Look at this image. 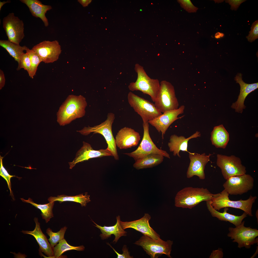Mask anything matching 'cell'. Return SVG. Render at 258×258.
<instances>
[{
  "mask_svg": "<svg viewBox=\"0 0 258 258\" xmlns=\"http://www.w3.org/2000/svg\"><path fill=\"white\" fill-rule=\"evenodd\" d=\"M20 1L27 5L33 16L40 18L45 27L48 26L49 22L45 14L52 9L51 5L43 4L38 0H20Z\"/></svg>",
  "mask_w": 258,
  "mask_h": 258,
  "instance_id": "obj_23",
  "label": "cell"
},
{
  "mask_svg": "<svg viewBox=\"0 0 258 258\" xmlns=\"http://www.w3.org/2000/svg\"><path fill=\"white\" fill-rule=\"evenodd\" d=\"M224 36V34L223 33L218 32L215 34V37L216 39H218L223 37Z\"/></svg>",
  "mask_w": 258,
  "mask_h": 258,
  "instance_id": "obj_43",
  "label": "cell"
},
{
  "mask_svg": "<svg viewBox=\"0 0 258 258\" xmlns=\"http://www.w3.org/2000/svg\"><path fill=\"white\" fill-rule=\"evenodd\" d=\"M164 157L157 154H149L135 161L133 167L137 170L152 168L161 163Z\"/></svg>",
  "mask_w": 258,
  "mask_h": 258,
  "instance_id": "obj_27",
  "label": "cell"
},
{
  "mask_svg": "<svg viewBox=\"0 0 258 258\" xmlns=\"http://www.w3.org/2000/svg\"><path fill=\"white\" fill-rule=\"evenodd\" d=\"M215 194L203 188L185 187L176 194L175 205L177 207L191 209L202 201L210 200Z\"/></svg>",
  "mask_w": 258,
  "mask_h": 258,
  "instance_id": "obj_2",
  "label": "cell"
},
{
  "mask_svg": "<svg viewBox=\"0 0 258 258\" xmlns=\"http://www.w3.org/2000/svg\"><path fill=\"white\" fill-rule=\"evenodd\" d=\"M134 70L137 74V78L135 82L130 83L128 86L129 89L132 91H139L148 95L155 102L160 89L159 80L150 78L147 74L143 67L138 64H135Z\"/></svg>",
  "mask_w": 258,
  "mask_h": 258,
  "instance_id": "obj_3",
  "label": "cell"
},
{
  "mask_svg": "<svg viewBox=\"0 0 258 258\" xmlns=\"http://www.w3.org/2000/svg\"><path fill=\"white\" fill-rule=\"evenodd\" d=\"M2 24L8 40L19 44L25 37L24 24L23 21L12 12L3 18Z\"/></svg>",
  "mask_w": 258,
  "mask_h": 258,
  "instance_id": "obj_12",
  "label": "cell"
},
{
  "mask_svg": "<svg viewBox=\"0 0 258 258\" xmlns=\"http://www.w3.org/2000/svg\"><path fill=\"white\" fill-rule=\"evenodd\" d=\"M34 220L36 225L33 231L22 230L21 232L24 234L31 235L34 237L39 245V251L43 253L49 258H54L53 249L46 236L42 231L38 218L35 217Z\"/></svg>",
  "mask_w": 258,
  "mask_h": 258,
  "instance_id": "obj_21",
  "label": "cell"
},
{
  "mask_svg": "<svg viewBox=\"0 0 258 258\" xmlns=\"http://www.w3.org/2000/svg\"><path fill=\"white\" fill-rule=\"evenodd\" d=\"M11 2V1L8 0L7 1H0V10H1L2 6L5 4L7 3H10Z\"/></svg>",
  "mask_w": 258,
  "mask_h": 258,
  "instance_id": "obj_44",
  "label": "cell"
},
{
  "mask_svg": "<svg viewBox=\"0 0 258 258\" xmlns=\"http://www.w3.org/2000/svg\"><path fill=\"white\" fill-rule=\"evenodd\" d=\"M46 63H52L57 61L61 53L60 45L56 40L44 41L34 45L31 49Z\"/></svg>",
  "mask_w": 258,
  "mask_h": 258,
  "instance_id": "obj_14",
  "label": "cell"
},
{
  "mask_svg": "<svg viewBox=\"0 0 258 258\" xmlns=\"http://www.w3.org/2000/svg\"><path fill=\"white\" fill-rule=\"evenodd\" d=\"M67 228L66 226L64 227L56 232H53L49 228L47 229L46 233L49 236L48 240L53 249L58 242L64 238V235Z\"/></svg>",
  "mask_w": 258,
  "mask_h": 258,
  "instance_id": "obj_32",
  "label": "cell"
},
{
  "mask_svg": "<svg viewBox=\"0 0 258 258\" xmlns=\"http://www.w3.org/2000/svg\"><path fill=\"white\" fill-rule=\"evenodd\" d=\"M185 107L181 106L177 109L166 111L153 120L148 121L149 123L155 128L158 132L161 133V137L164 136L170 125L177 120L182 117H178L180 114L184 113Z\"/></svg>",
  "mask_w": 258,
  "mask_h": 258,
  "instance_id": "obj_15",
  "label": "cell"
},
{
  "mask_svg": "<svg viewBox=\"0 0 258 258\" xmlns=\"http://www.w3.org/2000/svg\"><path fill=\"white\" fill-rule=\"evenodd\" d=\"M206 204L207 209L212 217H216L222 221H229L236 227L240 225L243 219L247 216V214L245 212L240 216L230 214L227 212L229 210L228 207L224 208L223 212H220L212 206L210 200L206 201Z\"/></svg>",
  "mask_w": 258,
  "mask_h": 258,
  "instance_id": "obj_25",
  "label": "cell"
},
{
  "mask_svg": "<svg viewBox=\"0 0 258 258\" xmlns=\"http://www.w3.org/2000/svg\"><path fill=\"white\" fill-rule=\"evenodd\" d=\"M235 80L240 85V92L237 100L232 104L231 107L235 109L236 112L242 113L243 109L246 107L244 102L246 97L250 93L258 88V83L251 84L245 83L242 80V74L241 73L237 74Z\"/></svg>",
  "mask_w": 258,
  "mask_h": 258,
  "instance_id": "obj_20",
  "label": "cell"
},
{
  "mask_svg": "<svg viewBox=\"0 0 258 258\" xmlns=\"http://www.w3.org/2000/svg\"><path fill=\"white\" fill-rule=\"evenodd\" d=\"M5 82V75L3 71L0 70V89H1L4 86Z\"/></svg>",
  "mask_w": 258,
  "mask_h": 258,
  "instance_id": "obj_41",
  "label": "cell"
},
{
  "mask_svg": "<svg viewBox=\"0 0 258 258\" xmlns=\"http://www.w3.org/2000/svg\"><path fill=\"white\" fill-rule=\"evenodd\" d=\"M212 155H206L205 153L201 154L196 153H189L190 162L187 173V177L190 178L196 176L200 179L205 178L204 172L205 166L210 161V157Z\"/></svg>",
  "mask_w": 258,
  "mask_h": 258,
  "instance_id": "obj_16",
  "label": "cell"
},
{
  "mask_svg": "<svg viewBox=\"0 0 258 258\" xmlns=\"http://www.w3.org/2000/svg\"><path fill=\"white\" fill-rule=\"evenodd\" d=\"M117 222L114 226H102L99 225L92 220L96 225L94 226L100 229L102 233L100 236L102 239L104 240L111 236V235H114L115 239L113 243L115 244L121 236H127V232L122 228L120 224V216L118 215L116 217Z\"/></svg>",
  "mask_w": 258,
  "mask_h": 258,
  "instance_id": "obj_24",
  "label": "cell"
},
{
  "mask_svg": "<svg viewBox=\"0 0 258 258\" xmlns=\"http://www.w3.org/2000/svg\"><path fill=\"white\" fill-rule=\"evenodd\" d=\"M78 1L84 7L87 6L91 2V0H78Z\"/></svg>",
  "mask_w": 258,
  "mask_h": 258,
  "instance_id": "obj_42",
  "label": "cell"
},
{
  "mask_svg": "<svg viewBox=\"0 0 258 258\" xmlns=\"http://www.w3.org/2000/svg\"><path fill=\"white\" fill-rule=\"evenodd\" d=\"M21 199L23 202L30 203L40 210L41 212L42 218L45 220L46 223H48L50 219L53 217L52 209L54 202H50L48 203L42 204L35 203L30 198H29L27 200L24 199L23 198H21Z\"/></svg>",
  "mask_w": 258,
  "mask_h": 258,
  "instance_id": "obj_30",
  "label": "cell"
},
{
  "mask_svg": "<svg viewBox=\"0 0 258 258\" xmlns=\"http://www.w3.org/2000/svg\"><path fill=\"white\" fill-rule=\"evenodd\" d=\"M216 164L226 180L231 177L242 175L246 172V168L242 164L240 159L233 155L228 156L217 154Z\"/></svg>",
  "mask_w": 258,
  "mask_h": 258,
  "instance_id": "obj_11",
  "label": "cell"
},
{
  "mask_svg": "<svg viewBox=\"0 0 258 258\" xmlns=\"http://www.w3.org/2000/svg\"><path fill=\"white\" fill-rule=\"evenodd\" d=\"M172 241H164L161 239L155 240L148 236L143 235L134 244L141 246L151 258H157L163 254L170 258L172 251Z\"/></svg>",
  "mask_w": 258,
  "mask_h": 258,
  "instance_id": "obj_6",
  "label": "cell"
},
{
  "mask_svg": "<svg viewBox=\"0 0 258 258\" xmlns=\"http://www.w3.org/2000/svg\"><path fill=\"white\" fill-rule=\"evenodd\" d=\"M90 196L86 192L84 195L81 194L75 196H68L65 195H58L56 197H51L48 198L49 202L58 201L60 203L64 201H72L80 203L81 206H86L87 203L91 201Z\"/></svg>",
  "mask_w": 258,
  "mask_h": 258,
  "instance_id": "obj_29",
  "label": "cell"
},
{
  "mask_svg": "<svg viewBox=\"0 0 258 258\" xmlns=\"http://www.w3.org/2000/svg\"><path fill=\"white\" fill-rule=\"evenodd\" d=\"M254 182V178L251 175L245 174L230 177L226 180L223 186L229 194L241 195L252 190Z\"/></svg>",
  "mask_w": 258,
  "mask_h": 258,
  "instance_id": "obj_13",
  "label": "cell"
},
{
  "mask_svg": "<svg viewBox=\"0 0 258 258\" xmlns=\"http://www.w3.org/2000/svg\"><path fill=\"white\" fill-rule=\"evenodd\" d=\"M248 41L250 42L254 41L258 38V20H256L252 24L250 31L246 36Z\"/></svg>",
  "mask_w": 258,
  "mask_h": 258,
  "instance_id": "obj_36",
  "label": "cell"
},
{
  "mask_svg": "<svg viewBox=\"0 0 258 258\" xmlns=\"http://www.w3.org/2000/svg\"><path fill=\"white\" fill-rule=\"evenodd\" d=\"M181 6L189 13L195 12L198 8L194 6L189 0H177Z\"/></svg>",
  "mask_w": 258,
  "mask_h": 258,
  "instance_id": "obj_37",
  "label": "cell"
},
{
  "mask_svg": "<svg viewBox=\"0 0 258 258\" xmlns=\"http://www.w3.org/2000/svg\"><path fill=\"white\" fill-rule=\"evenodd\" d=\"M115 118V115L112 113H108L106 120L100 124L93 127H85L82 129L77 131L85 136L91 133L93 134H99L104 137L108 144L107 148L111 152L112 156L116 160H119L115 139L113 136L112 126Z\"/></svg>",
  "mask_w": 258,
  "mask_h": 258,
  "instance_id": "obj_4",
  "label": "cell"
},
{
  "mask_svg": "<svg viewBox=\"0 0 258 258\" xmlns=\"http://www.w3.org/2000/svg\"><path fill=\"white\" fill-rule=\"evenodd\" d=\"M87 103L82 95H69L61 106L57 114V121L60 126L70 123L84 116Z\"/></svg>",
  "mask_w": 258,
  "mask_h": 258,
  "instance_id": "obj_1",
  "label": "cell"
},
{
  "mask_svg": "<svg viewBox=\"0 0 258 258\" xmlns=\"http://www.w3.org/2000/svg\"><path fill=\"white\" fill-rule=\"evenodd\" d=\"M0 46L7 51L17 62L18 64L19 63L20 56L24 53V51H26L28 48L26 46H21L19 44L12 43L8 40H0Z\"/></svg>",
  "mask_w": 258,
  "mask_h": 258,
  "instance_id": "obj_28",
  "label": "cell"
},
{
  "mask_svg": "<svg viewBox=\"0 0 258 258\" xmlns=\"http://www.w3.org/2000/svg\"><path fill=\"white\" fill-rule=\"evenodd\" d=\"M160 89L155 105L161 113L177 109L179 103L172 85L165 80L160 83Z\"/></svg>",
  "mask_w": 258,
  "mask_h": 258,
  "instance_id": "obj_9",
  "label": "cell"
},
{
  "mask_svg": "<svg viewBox=\"0 0 258 258\" xmlns=\"http://www.w3.org/2000/svg\"><path fill=\"white\" fill-rule=\"evenodd\" d=\"M3 158V157H1V156H0V175L6 181L8 188L10 190V193L11 195L12 191L11 189V179L12 177H16V176L15 175H10L4 167L2 162V159Z\"/></svg>",
  "mask_w": 258,
  "mask_h": 258,
  "instance_id": "obj_35",
  "label": "cell"
},
{
  "mask_svg": "<svg viewBox=\"0 0 258 258\" xmlns=\"http://www.w3.org/2000/svg\"><path fill=\"white\" fill-rule=\"evenodd\" d=\"M212 144L217 148H225L229 140V134L222 124L215 127L211 133Z\"/></svg>",
  "mask_w": 258,
  "mask_h": 258,
  "instance_id": "obj_26",
  "label": "cell"
},
{
  "mask_svg": "<svg viewBox=\"0 0 258 258\" xmlns=\"http://www.w3.org/2000/svg\"><path fill=\"white\" fill-rule=\"evenodd\" d=\"M140 140L139 133L131 128L124 127L119 130L115 137V143L120 149H126L137 145Z\"/></svg>",
  "mask_w": 258,
  "mask_h": 258,
  "instance_id": "obj_19",
  "label": "cell"
},
{
  "mask_svg": "<svg viewBox=\"0 0 258 258\" xmlns=\"http://www.w3.org/2000/svg\"><path fill=\"white\" fill-rule=\"evenodd\" d=\"M107 244L113 250L115 253L117 254L118 258H132L133 257L131 256L130 254V252L129 251L127 247V246L124 245V246L122 250L123 252L122 254H120L117 251L111 246L109 243H107Z\"/></svg>",
  "mask_w": 258,
  "mask_h": 258,
  "instance_id": "obj_38",
  "label": "cell"
},
{
  "mask_svg": "<svg viewBox=\"0 0 258 258\" xmlns=\"http://www.w3.org/2000/svg\"><path fill=\"white\" fill-rule=\"evenodd\" d=\"M31 63L30 59L27 53H23L20 56L19 58V63L17 68V70H19L21 68L24 69L29 73L30 69Z\"/></svg>",
  "mask_w": 258,
  "mask_h": 258,
  "instance_id": "obj_34",
  "label": "cell"
},
{
  "mask_svg": "<svg viewBox=\"0 0 258 258\" xmlns=\"http://www.w3.org/2000/svg\"><path fill=\"white\" fill-rule=\"evenodd\" d=\"M149 124L148 122H143V136L138 148L132 152L124 154L132 157L135 161L149 154H153L161 155L170 159L169 154L166 151L158 148L152 141L149 133Z\"/></svg>",
  "mask_w": 258,
  "mask_h": 258,
  "instance_id": "obj_8",
  "label": "cell"
},
{
  "mask_svg": "<svg viewBox=\"0 0 258 258\" xmlns=\"http://www.w3.org/2000/svg\"><path fill=\"white\" fill-rule=\"evenodd\" d=\"M151 218L148 213H145L144 216L138 220L131 221H120V224L123 229L124 230L132 228L155 240L160 239V235L150 226L149 221Z\"/></svg>",
  "mask_w": 258,
  "mask_h": 258,
  "instance_id": "obj_18",
  "label": "cell"
},
{
  "mask_svg": "<svg viewBox=\"0 0 258 258\" xmlns=\"http://www.w3.org/2000/svg\"><path fill=\"white\" fill-rule=\"evenodd\" d=\"M26 53L29 56L31 63L30 69L28 74L30 77L33 79L36 75L38 66L42 61L39 56L32 49L28 48Z\"/></svg>",
  "mask_w": 258,
  "mask_h": 258,
  "instance_id": "obj_33",
  "label": "cell"
},
{
  "mask_svg": "<svg viewBox=\"0 0 258 258\" xmlns=\"http://www.w3.org/2000/svg\"><path fill=\"white\" fill-rule=\"evenodd\" d=\"M229 194L224 189L220 193L215 194L211 200V204L215 210H219L225 207H231L241 209L250 216H253L252 207L257 198L256 196H250L247 199L237 201L230 200Z\"/></svg>",
  "mask_w": 258,
  "mask_h": 258,
  "instance_id": "obj_5",
  "label": "cell"
},
{
  "mask_svg": "<svg viewBox=\"0 0 258 258\" xmlns=\"http://www.w3.org/2000/svg\"><path fill=\"white\" fill-rule=\"evenodd\" d=\"M221 249L215 250H213L209 257L210 258H222L223 257V253Z\"/></svg>",
  "mask_w": 258,
  "mask_h": 258,
  "instance_id": "obj_40",
  "label": "cell"
},
{
  "mask_svg": "<svg viewBox=\"0 0 258 258\" xmlns=\"http://www.w3.org/2000/svg\"><path fill=\"white\" fill-rule=\"evenodd\" d=\"M244 222V221H243L235 228L230 227L227 236L233 239V242L238 243V248L244 247L249 248L251 245L258 243V238H256L258 236V230L250 227H245Z\"/></svg>",
  "mask_w": 258,
  "mask_h": 258,
  "instance_id": "obj_10",
  "label": "cell"
},
{
  "mask_svg": "<svg viewBox=\"0 0 258 258\" xmlns=\"http://www.w3.org/2000/svg\"><path fill=\"white\" fill-rule=\"evenodd\" d=\"M111 156H112L111 152L107 148L95 150L90 144L83 141V146L77 152L75 158L69 162L70 168L72 169L77 163L90 159Z\"/></svg>",
  "mask_w": 258,
  "mask_h": 258,
  "instance_id": "obj_17",
  "label": "cell"
},
{
  "mask_svg": "<svg viewBox=\"0 0 258 258\" xmlns=\"http://www.w3.org/2000/svg\"><path fill=\"white\" fill-rule=\"evenodd\" d=\"M246 1L244 0H225V2L231 5L230 8L231 10L236 11L240 4Z\"/></svg>",
  "mask_w": 258,
  "mask_h": 258,
  "instance_id": "obj_39",
  "label": "cell"
},
{
  "mask_svg": "<svg viewBox=\"0 0 258 258\" xmlns=\"http://www.w3.org/2000/svg\"><path fill=\"white\" fill-rule=\"evenodd\" d=\"M201 134L198 131L189 137L186 138L184 136H178L175 134L172 135L170 137L168 146L170 152L173 153V155L177 156L180 157L179 152L180 150L186 151L189 153L187 150L188 143L190 139L200 137Z\"/></svg>",
  "mask_w": 258,
  "mask_h": 258,
  "instance_id": "obj_22",
  "label": "cell"
},
{
  "mask_svg": "<svg viewBox=\"0 0 258 258\" xmlns=\"http://www.w3.org/2000/svg\"><path fill=\"white\" fill-rule=\"evenodd\" d=\"M85 248V247L83 245L76 247L71 246L67 243L64 238L60 241L53 248L54 258H59L63 253L68 251L75 250L81 251L84 250Z\"/></svg>",
  "mask_w": 258,
  "mask_h": 258,
  "instance_id": "obj_31",
  "label": "cell"
},
{
  "mask_svg": "<svg viewBox=\"0 0 258 258\" xmlns=\"http://www.w3.org/2000/svg\"><path fill=\"white\" fill-rule=\"evenodd\" d=\"M127 98L129 105L140 116L143 122L153 120L162 114L154 104L131 92L128 93Z\"/></svg>",
  "mask_w": 258,
  "mask_h": 258,
  "instance_id": "obj_7",
  "label": "cell"
}]
</instances>
